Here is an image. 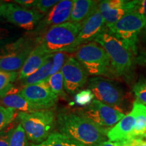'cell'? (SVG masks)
Listing matches in <instances>:
<instances>
[{
  "mask_svg": "<svg viewBox=\"0 0 146 146\" xmlns=\"http://www.w3.org/2000/svg\"><path fill=\"white\" fill-rule=\"evenodd\" d=\"M66 92L74 95L81 91L88 81V73L74 56H70L62 68Z\"/></svg>",
  "mask_w": 146,
  "mask_h": 146,
  "instance_id": "8fae6325",
  "label": "cell"
},
{
  "mask_svg": "<svg viewBox=\"0 0 146 146\" xmlns=\"http://www.w3.org/2000/svg\"><path fill=\"white\" fill-rule=\"evenodd\" d=\"M119 146H120V145H119Z\"/></svg>",
  "mask_w": 146,
  "mask_h": 146,
  "instance_id": "b9f144b4",
  "label": "cell"
},
{
  "mask_svg": "<svg viewBox=\"0 0 146 146\" xmlns=\"http://www.w3.org/2000/svg\"><path fill=\"white\" fill-rule=\"evenodd\" d=\"M98 9L104 20L106 26L114 25L131 12V1L104 0L98 4Z\"/></svg>",
  "mask_w": 146,
  "mask_h": 146,
  "instance_id": "9a60e30c",
  "label": "cell"
},
{
  "mask_svg": "<svg viewBox=\"0 0 146 146\" xmlns=\"http://www.w3.org/2000/svg\"><path fill=\"white\" fill-rule=\"evenodd\" d=\"M19 72H4L0 70V98L5 96L14 86V83L18 80Z\"/></svg>",
  "mask_w": 146,
  "mask_h": 146,
  "instance_id": "603a6c76",
  "label": "cell"
},
{
  "mask_svg": "<svg viewBox=\"0 0 146 146\" xmlns=\"http://www.w3.org/2000/svg\"><path fill=\"white\" fill-rule=\"evenodd\" d=\"M49 87L53 92L58 97L66 98L67 93L64 87V80L61 71L53 74L46 81Z\"/></svg>",
  "mask_w": 146,
  "mask_h": 146,
  "instance_id": "7402d4cb",
  "label": "cell"
},
{
  "mask_svg": "<svg viewBox=\"0 0 146 146\" xmlns=\"http://www.w3.org/2000/svg\"><path fill=\"white\" fill-rule=\"evenodd\" d=\"M69 57L70 56L68 55V53L63 52H56L53 54V66L52 70H51L50 76L61 71L62 68H63L66 62L67 61Z\"/></svg>",
  "mask_w": 146,
  "mask_h": 146,
  "instance_id": "f1b7e54d",
  "label": "cell"
},
{
  "mask_svg": "<svg viewBox=\"0 0 146 146\" xmlns=\"http://www.w3.org/2000/svg\"><path fill=\"white\" fill-rule=\"evenodd\" d=\"M145 26L146 20L143 16L131 12L117 23L107 27L110 31L130 49L135 56L137 54L139 36Z\"/></svg>",
  "mask_w": 146,
  "mask_h": 146,
  "instance_id": "52a82bcc",
  "label": "cell"
},
{
  "mask_svg": "<svg viewBox=\"0 0 146 146\" xmlns=\"http://www.w3.org/2000/svg\"><path fill=\"white\" fill-rule=\"evenodd\" d=\"M53 66V54L51 57L47 60L46 62L37 70L35 72L28 77L19 81L21 85L23 87L27 86V85H35L42 82L46 81L50 76L51 70H52Z\"/></svg>",
  "mask_w": 146,
  "mask_h": 146,
  "instance_id": "44dd1931",
  "label": "cell"
},
{
  "mask_svg": "<svg viewBox=\"0 0 146 146\" xmlns=\"http://www.w3.org/2000/svg\"><path fill=\"white\" fill-rule=\"evenodd\" d=\"M142 58H143V62L146 64V53L143 54V56H142Z\"/></svg>",
  "mask_w": 146,
  "mask_h": 146,
  "instance_id": "ab89813d",
  "label": "cell"
},
{
  "mask_svg": "<svg viewBox=\"0 0 146 146\" xmlns=\"http://www.w3.org/2000/svg\"><path fill=\"white\" fill-rule=\"evenodd\" d=\"M72 5L73 1L71 0L60 1L39 22L35 29L33 31V36H39L51 27L69 22Z\"/></svg>",
  "mask_w": 146,
  "mask_h": 146,
  "instance_id": "5bb4252c",
  "label": "cell"
},
{
  "mask_svg": "<svg viewBox=\"0 0 146 146\" xmlns=\"http://www.w3.org/2000/svg\"><path fill=\"white\" fill-rule=\"evenodd\" d=\"M137 101L146 106V77L140 78L133 88Z\"/></svg>",
  "mask_w": 146,
  "mask_h": 146,
  "instance_id": "f546056e",
  "label": "cell"
},
{
  "mask_svg": "<svg viewBox=\"0 0 146 146\" xmlns=\"http://www.w3.org/2000/svg\"><path fill=\"white\" fill-rule=\"evenodd\" d=\"M104 49L110 60L113 75L123 76L130 74L134 55L121 40L110 31L107 27L94 40Z\"/></svg>",
  "mask_w": 146,
  "mask_h": 146,
  "instance_id": "7a4b0ae2",
  "label": "cell"
},
{
  "mask_svg": "<svg viewBox=\"0 0 146 146\" xmlns=\"http://www.w3.org/2000/svg\"><path fill=\"white\" fill-rule=\"evenodd\" d=\"M36 45L35 38L21 36L0 49V70L19 72Z\"/></svg>",
  "mask_w": 146,
  "mask_h": 146,
  "instance_id": "8992f818",
  "label": "cell"
},
{
  "mask_svg": "<svg viewBox=\"0 0 146 146\" xmlns=\"http://www.w3.org/2000/svg\"><path fill=\"white\" fill-rule=\"evenodd\" d=\"M143 137H145V138H146V135H144Z\"/></svg>",
  "mask_w": 146,
  "mask_h": 146,
  "instance_id": "60d3db41",
  "label": "cell"
},
{
  "mask_svg": "<svg viewBox=\"0 0 146 146\" xmlns=\"http://www.w3.org/2000/svg\"><path fill=\"white\" fill-rule=\"evenodd\" d=\"M13 29L0 25V49L18 39Z\"/></svg>",
  "mask_w": 146,
  "mask_h": 146,
  "instance_id": "83f0119b",
  "label": "cell"
},
{
  "mask_svg": "<svg viewBox=\"0 0 146 146\" xmlns=\"http://www.w3.org/2000/svg\"><path fill=\"white\" fill-rule=\"evenodd\" d=\"M20 94L41 110L52 109L58 100V96L51 90L46 81L24 87Z\"/></svg>",
  "mask_w": 146,
  "mask_h": 146,
  "instance_id": "7c38bea8",
  "label": "cell"
},
{
  "mask_svg": "<svg viewBox=\"0 0 146 146\" xmlns=\"http://www.w3.org/2000/svg\"><path fill=\"white\" fill-rule=\"evenodd\" d=\"M30 146H47V145H45V143H43L40 144H31Z\"/></svg>",
  "mask_w": 146,
  "mask_h": 146,
  "instance_id": "f35d334b",
  "label": "cell"
},
{
  "mask_svg": "<svg viewBox=\"0 0 146 146\" xmlns=\"http://www.w3.org/2000/svg\"><path fill=\"white\" fill-rule=\"evenodd\" d=\"M36 0H15L14 2L27 9H34Z\"/></svg>",
  "mask_w": 146,
  "mask_h": 146,
  "instance_id": "e575fe53",
  "label": "cell"
},
{
  "mask_svg": "<svg viewBox=\"0 0 146 146\" xmlns=\"http://www.w3.org/2000/svg\"><path fill=\"white\" fill-rule=\"evenodd\" d=\"M12 123L0 132V146H9L12 133L15 129Z\"/></svg>",
  "mask_w": 146,
  "mask_h": 146,
  "instance_id": "1f68e13d",
  "label": "cell"
},
{
  "mask_svg": "<svg viewBox=\"0 0 146 146\" xmlns=\"http://www.w3.org/2000/svg\"><path fill=\"white\" fill-rule=\"evenodd\" d=\"M132 111L135 115V125L130 139L143 137L146 135V106L136 101L133 104Z\"/></svg>",
  "mask_w": 146,
  "mask_h": 146,
  "instance_id": "ffe728a7",
  "label": "cell"
},
{
  "mask_svg": "<svg viewBox=\"0 0 146 146\" xmlns=\"http://www.w3.org/2000/svg\"><path fill=\"white\" fill-rule=\"evenodd\" d=\"M82 27L81 23L66 22L50 27L35 39L36 44L41 45L47 54L66 53L75 41Z\"/></svg>",
  "mask_w": 146,
  "mask_h": 146,
  "instance_id": "3957f363",
  "label": "cell"
},
{
  "mask_svg": "<svg viewBox=\"0 0 146 146\" xmlns=\"http://www.w3.org/2000/svg\"><path fill=\"white\" fill-rule=\"evenodd\" d=\"M26 133L21 124H18L14 129L11 136L9 146H30Z\"/></svg>",
  "mask_w": 146,
  "mask_h": 146,
  "instance_id": "d4e9b609",
  "label": "cell"
},
{
  "mask_svg": "<svg viewBox=\"0 0 146 146\" xmlns=\"http://www.w3.org/2000/svg\"><path fill=\"white\" fill-rule=\"evenodd\" d=\"M6 3L5 2H0V19L3 18V12L5 9V6H6Z\"/></svg>",
  "mask_w": 146,
  "mask_h": 146,
  "instance_id": "74e56055",
  "label": "cell"
},
{
  "mask_svg": "<svg viewBox=\"0 0 146 146\" xmlns=\"http://www.w3.org/2000/svg\"><path fill=\"white\" fill-rule=\"evenodd\" d=\"M59 133L85 146H98L106 141L109 129L84 117L75 110H63L56 115Z\"/></svg>",
  "mask_w": 146,
  "mask_h": 146,
  "instance_id": "6da1fadb",
  "label": "cell"
},
{
  "mask_svg": "<svg viewBox=\"0 0 146 146\" xmlns=\"http://www.w3.org/2000/svg\"><path fill=\"white\" fill-rule=\"evenodd\" d=\"M135 125V115L131 110L108 131L107 137L112 142H121L131 138Z\"/></svg>",
  "mask_w": 146,
  "mask_h": 146,
  "instance_id": "ac0fdd59",
  "label": "cell"
},
{
  "mask_svg": "<svg viewBox=\"0 0 146 146\" xmlns=\"http://www.w3.org/2000/svg\"><path fill=\"white\" fill-rule=\"evenodd\" d=\"M98 146H119V143L110 141H105L99 144Z\"/></svg>",
  "mask_w": 146,
  "mask_h": 146,
  "instance_id": "8d00e7d4",
  "label": "cell"
},
{
  "mask_svg": "<svg viewBox=\"0 0 146 146\" xmlns=\"http://www.w3.org/2000/svg\"><path fill=\"white\" fill-rule=\"evenodd\" d=\"M17 118L33 144L44 143L54 133L56 127V116L52 109L31 113L19 112Z\"/></svg>",
  "mask_w": 146,
  "mask_h": 146,
  "instance_id": "277c9868",
  "label": "cell"
},
{
  "mask_svg": "<svg viewBox=\"0 0 146 146\" xmlns=\"http://www.w3.org/2000/svg\"><path fill=\"white\" fill-rule=\"evenodd\" d=\"M0 106L13 108L20 111V112L31 113L41 110L24 98L15 87L10 89L5 96L0 98Z\"/></svg>",
  "mask_w": 146,
  "mask_h": 146,
  "instance_id": "e0dca14e",
  "label": "cell"
},
{
  "mask_svg": "<svg viewBox=\"0 0 146 146\" xmlns=\"http://www.w3.org/2000/svg\"><path fill=\"white\" fill-rule=\"evenodd\" d=\"M106 24L98 6L83 23V27L75 41L66 53H74L78 47L92 42L105 29Z\"/></svg>",
  "mask_w": 146,
  "mask_h": 146,
  "instance_id": "4fadbf2b",
  "label": "cell"
},
{
  "mask_svg": "<svg viewBox=\"0 0 146 146\" xmlns=\"http://www.w3.org/2000/svg\"><path fill=\"white\" fill-rule=\"evenodd\" d=\"M94 95L89 89H83L76 93L74 100L76 105L82 108H85L90 105L94 100Z\"/></svg>",
  "mask_w": 146,
  "mask_h": 146,
  "instance_id": "4316f807",
  "label": "cell"
},
{
  "mask_svg": "<svg viewBox=\"0 0 146 146\" xmlns=\"http://www.w3.org/2000/svg\"><path fill=\"white\" fill-rule=\"evenodd\" d=\"M52 54H49L42 48L41 45L36 44L35 48L29 54L23 68L19 72L18 81H21L24 78L31 75L36 70H39Z\"/></svg>",
  "mask_w": 146,
  "mask_h": 146,
  "instance_id": "2e32d148",
  "label": "cell"
},
{
  "mask_svg": "<svg viewBox=\"0 0 146 146\" xmlns=\"http://www.w3.org/2000/svg\"><path fill=\"white\" fill-rule=\"evenodd\" d=\"M74 110L97 125L109 130L125 116L122 111L97 100L88 106Z\"/></svg>",
  "mask_w": 146,
  "mask_h": 146,
  "instance_id": "9c48e42d",
  "label": "cell"
},
{
  "mask_svg": "<svg viewBox=\"0 0 146 146\" xmlns=\"http://www.w3.org/2000/svg\"><path fill=\"white\" fill-rule=\"evenodd\" d=\"M88 82V89L97 100L122 111L125 95L117 83L102 76H94Z\"/></svg>",
  "mask_w": 146,
  "mask_h": 146,
  "instance_id": "ba28073f",
  "label": "cell"
},
{
  "mask_svg": "<svg viewBox=\"0 0 146 146\" xmlns=\"http://www.w3.org/2000/svg\"><path fill=\"white\" fill-rule=\"evenodd\" d=\"M60 1L58 0H36L34 10H37L40 13L45 15L48 13L54 5Z\"/></svg>",
  "mask_w": 146,
  "mask_h": 146,
  "instance_id": "4dcf8cb0",
  "label": "cell"
},
{
  "mask_svg": "<svg viewBox=\"0 0 146 146\" xmlns=\"http://www.w3.org/2000/svg\"><path fill=\"white\" fill-rule=\"evenodd\" d=\"M44 16L34 9L23 8L15 3H7L3 18L14 26L31 32Z\"/></svg>",
  "mask_w": 146,
  "mask_h": 146,
  "instance_id": "30bf717a",
  "label": "cell"
},
{
  "mask_svg": "<svg viewBox=\"0 0 146 146\" xmlns=\"http://www.w3.org/2000/svg\"><path fill=\"white\" fill-rule=\"evenodd\" d=\"M74 58L81 64L89 75H113L110 60L104 49L96 42L83 44L74 51Z\"/></svg>",
  "mask_w": 146,
  "mask_h": 146,
  "instance_id": "5b68a950",
  "label": "cell"
},
{
  "mask_svg": "<svg viewBox=\"0 0 146 146\" xmlns=\"http://www.w3.org/2000/svg\"><path fill=\"white\" fill-rule=\"evenodd\" d=\"M139 41H141V43L144 45V46L146 47V26L144 27L141 33L139 36Z\"/></svg>",
  "mask_w": 146,
  "mask_h": 146,
  "instance_id": "d590c367",
  "label": "cell"
},
{
  "mask_svg": "<svg viewBox=\"0 0 146 146\" xmlns=\"http://www.w3.org/2000/svg\"><path fill=\"white\" fill-rule=\"evenodd\" d=\"M131 12L137 13L146 20V0L131 1Z\"/></svg>",
  "mask_w": 146,
  "mask_h": 146,
  "instance_id": "d6a6232c",
  "label": "cell"
},
{
  "mask_svg": "<svg viewBox=\"0 0 146 146\" xmlns=\"http://www.w3.org/2000/svg\"><path fill=\"white\" fill-rule=\"evenodd\" d=\"M120 146H146V138L137 137L118 142Z\"/></svg>",
  "mask_w": 146,
  "mask_h": 146,
  "instance_id": "836d02e7",
  "label": "cell"
},
{
  "mask_svg": "<svg viewBox=\"0 0 146 146\" xmlns=\"http://www.w3.org/2000/svg\"><path fill=\"white\" fill-rule=\"evenodd\" d=\"M16 111L13 108L0 106V132L12 123L16 116Z\"/></svg>",
  "mask_w": 146,
  "mask_h": 146,
  "instance_id": "484cf974",
  "label": "cell"
},
{
  "mask_svg": "<svg viewBox=\"0 0 146 146\" xmlns=\"http://www.w3.org/2000/svg\"><path fill=\"white\" fill-rule=\"evenodd\" d=\"M44 143L47 146H85L59 132H54Z\"/></svg>",
  "mask_w": 146,
  "mask_h": 146,
  "instance_id": "cb8c5ba5",
  "label": "cell"
},
{
  "mask_svg": "<svg viewBox=\"0 0 146 146\" xmlns=\"http://www.w3.org/2000/svg\"><path fill=\"white\" fill-rule=\"evenodd\" d=\"M99 2L92 0H74L69 21L83 25L97 8Z\"/></svg>",
  "mask_w": 146,
  "mask_h": 146,
  "instance_id": "d6986e66",
  "label": "cell"
}]
</instances>
